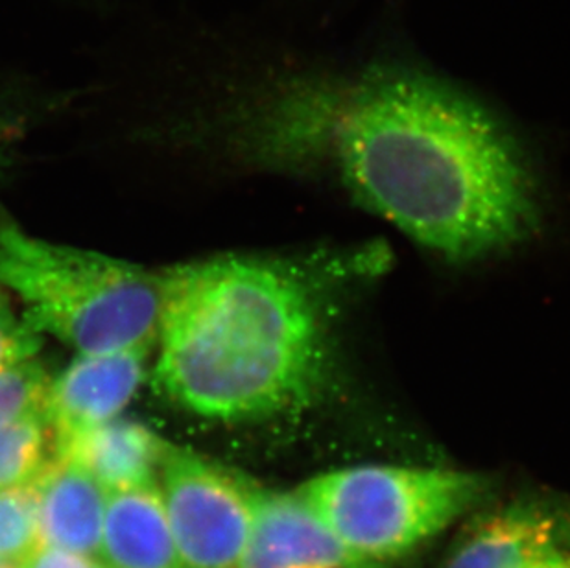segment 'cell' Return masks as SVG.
I'll return each mask as SVG.
<instances>
[{
	"label": "cell",
	"mask_w": 570,
	"mask_h": 568,
	"mask_svg": "<svg viewBox=\"0 0 570 568\" xmlns=\"http://www.w3.org/2000/svg\"><path fill=\"white\" fill-rule=\"evenodd\" d=\"M296 494L351 552L387 565L482 505L490 480L445 467L361 466L317 474Z\"/></svg>",
	"instance_id": "obj_4"
},
{
	"label": "cell",
	"mask_w": 570,
	"mask_h": 568,
	"mask_svg": "<svg viewBox=\"0 0 570 568\" xmlns=\"http://www.w3.org/2000/svg\"><path fill=\"white\" fill-rule=\"evenodd\" d=\"M21 568H104L102 565H98L97 561H92L87 556H80V554L67 552V550H60V548L41 547L24 559L21 564Z\"/></svg>",
	"instance_id": "obj_17"
},
{
	"label": "cell",
	"mask_w": 570,
	"mask_h": 568,
	"mask_svg": "<svg viewBox=\"0 0 570 568\" xmlns=\"http://www.w3.org/2000/svg\"><path fill=\"white\" fill-rule=\"evenodd\" d=\"M150 351L126 349L111 353L78 354L50 381L43 415L56 443L119 418L145 379Z\"/></svg>",
	"instance_id": "obj_7"
},
{
	"label": "cell",
	"mask_w": 570,
	"mask_h": 568,
	"mask_svg": "<svg viewBox=\"0 0 570 568\" xmlns=\"http://www.w3.org/2000/svg\"><path fill=\"white\" fill-rule=\"evenodd\" d=\"M43 345V334L30 325L27 317L17 316L10 301L0 290V371L36 359Z\"/></svg>",
	"instance_id": "obj_15"
},
{
	"label": "cell",
	"mask_w": 570,
	"mask_h": 568,
	"mask_svg": "<svg viewBox=\"0 0 570 568\" xmlns=\"http://www.w3.org/2000/svg\"><path fill=\"white\" fill-rule=\"evenodd\" d=\"M39 547L41 531L33 483L0 489V561L21 565Z\"/></svg>",
	"instance_id": "obj_13"
},
{
	"label": "cell",
	"mask_w": 570,
	"mask_h": 568,
	"mask_svg": "<svg viewBox=\"0 0 570 568\" xmlns=\"http://www.w3.org/2000/svg\"><path fill=\"white\" fill-rule=\"evenodd\" d=\"M52 376L36 359L0 371V429L30 413L43 412Z\"/></svg>",
	"instance_id": "obj_14"
},
{
	"label": "cell",
	"mask_w": 570,
	"mask_h": 568,
	"mask_svg": "<svg viewBox=\"0 0 570 568\" xmlns=\"http://www.w3.org/2000/svg\"><path fill=\"white\" fill-rule=\"evenodd\" d=\"M41 545L92 558L102 545L108 491L67 456H56L33 482Z\"/></svg>",
	"instance_id": "obj_9"
},
{
	"label": "cell",
	"mask_w": 570,
	"mask_h": 568,
	"mask_svg": "<svg viewBox=\"0 0 570 568\" xmlns=\"http://www.w3.org/2000/svg\"><path fill=\"white\" fill-rule=\"evenodd\" d=\"M381 247L216 255L161 272L163 393L199 418H302L331 395L351 290L382 270Z\"/></svg>",
	"instance_id": "obj_2"
},
{
	"label": "cell",
	"mask_w": 570,
	"mask_h": 568,
	"mask_svg": "<svg viewBox=\"0 0 570 568\" xmlns=\"http://www.w3.org/2000/svg\"><path fill=\"white\" fill-rule=\"evenodd\" d=\"M522 568H570V545L556 548L552 552L544 554L541 558L533 559Z\"/></svg>",
	"instance_id": "obj_18"
},
{
	"label": "cell",
	"mask_w": 570,
	"mask_h": 568,
	"mask_svg": "<svg viewBox=\"0 0 570 568\" xmlns=\"http://www.w3.org/2000/svg\"><path fill=\"white\" fill-rule=\"evenodd\" d=\"M0 568H13V565L6 564V561H0Z\"/></svg>",
	"instance_id": "obj_19"
},
{
	"label": "cell",
	"mask_w": 570,
	"mask_h": 568,
	"mask_svg": "<svg viewBox=\"0 0 570 568\" xmlns=\"http://www.w3.org/2000/svg\"><path fill=\"white\" fill-rule=\"evenodd\" d=\"M249 161L320 174L451 261L524 241L538 194L521 150L476 104L423 76L377 75L258 104L235 129Z\"/></svg>",
	"instance_id": "obj_1"
},
{
	"label": "cell",
	"mask_w": 570,
	"mask_h": 568,
	"mask_svg": "<svg viewBox=\"0 0 570 568\" xmlns=\"http://www.w3.org/2000/svg\"><path fill=\"white\" fill-rule=\"evenodd\" d=\"M0 286L30 325L78 354L151 351L159 334L161 274L45 241L0 209Z\"/></svg>",
	"instance_id": "obj_3"
},
{
	"label": "cell",
	"mask_w": 570,
	"mask_h": 568,
	"mask_svg": "<svg viewBox=\"0 0 570 568\" xmlns=\"http://www.w3.org/2000/svg\"><path fill=\"white\" fill-rule=\"evenodd\" d=\"M570 545V510L519 502L479 515L458 537L443 568H522Z\"/></svg>",
	"instance_id": "obj_8"
},
{
	"label": "cell",
	"mask_w": 570,
	"mask_h": 568,
	"mask_svg": "<svg viewBox=\"0 0 570 568\" xmlns=\"http://www.w3.org/2000/svg\"><path fill=\"white\" fill-rule=\"evenodd\" d=\"M237 568H386L351 552L292 493L255 489L254 528Z\"/></svg>",
	"instance_id": "obj_6"
},
{
	"label": "cell",
	"mask_w": 570,
	"mask_h": 568,
	"mask_svg": "<svg viewBox=\"0 0 570 568\" xmlns=\"http://www.w3.org/2000/svg\"><path fill=\"white\" fill-rule=\"evenodd\" d=\"M56 456L58 443L43 412L6 424L0 429V489L30 486Z\"/></svg>",
	"instance_id": "obj_12"
},
{
	"label": "cell",
	"mask_w": 570,
	"mask_h": 568,
	"mask_svg": "<svg viewBox=\"0 0 570 568\" xmlns=\"http://www.w3.org/2000/svg\"><path fill=\"white\" fill-rule=\"evenodd\" d=\"M167 441L145 424L115 418L58 443V454L86 467L102 488L111 491L156 483Z\"/></svg>",
	"instance_id": "obj_11"
},
{
	"label": "cell",
	"mask_w": 570,
	"mask_h": 568,
	"mask_svg": "<svg viewBox=\"0 0 570 568\" xmlns=\"http://www.w3.org/2000/svg\"><path fill=\"white\" fill-rule=\"evenodd\" d=\"M100 554L111 568H184L157 483L108 493Z\"/></svg>",
	"instance_id": "obj_10"
},
{
	"label": "cell",
	"mask_w": 570,
	"mask_h": 568,
	"mask_svg": "<svg viewBox=\"0 0 570 568\" xmlns=\"http://www.w3.org/2000/svg\"><path fill=\"white\" fill-rule=\"evenodd\" d=\"M28 123L27 104L11 92L0 91V176L11 167L17 145L27 134Z\"/></svg>",
	"instance_id": "obj_16"
},
{
	"label": "cell",
	"mask_w": 570,
	"mask_h": 568,
	"mask_svg": "<svg viewBox=\"0 0 570 568\" xmlns=\"http://www.w3.org/2000/svg\"><path fill=\"white\" fill-rule=\"evenodd\" d=\"M161 477L184 568H237L254 528L257 486L174 445H167Z\"/></svg>",
	"instance_id": "obj_5"
}]
</instances>
